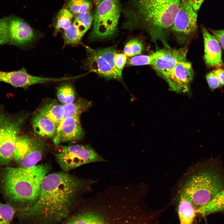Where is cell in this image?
I'll return each instance as SVG.
<instances>
[{
	"label": "cell",
	"instance_id": "cell-25",
	"mask_svg": "<svg viewBox=\"0 0 224 224\" xmlns=\"http://www.w3.org/2000/svg\"><path fill=\"white\" fill-rule=\"evenodd\" d=\"M84 34L76 26L72 24L65 30L63 36L66 44H76L79 43Z\"/></svg>",
	"mask_w": 224,
	"mask_h": 224
},
{
	"label": "cell",
	"instance_id": "cell-17",
	"mask_svg": "<svg viewBox=\"0 0 224 224\" xmlns=\"http://www.w3.org/2000/svg\"><path fill=\"white\" fill-rule=\"evenodd\" d=\"M44 149L43 142L36 138L27 154L18 162L21 166L28 168L37 165L41 159Z\"/></svg>",
	"mask_w": 224,
	"mask_h": 224
},
{
	"label": "cell",
	"instance_id": "cell-37",
	"mask_svg": "<svg viewBox=\"0 0 224 224\" xmlns=\"http://www.w3.org/2000/svg\"><path fill=\"white\" fill-rule=\"evenodd\" d=\"M97 6L100 2L104 0H92Z\"/></svg>",
	"mask_w": 224,
	"mask_h": 224
},
{
	"label": "cell",
	"instance_id": "cell-6",
	"mask_svg": "<svg viewBox=\"0 0 224 224\" xmlns=\"http://www.w3.org/2000/svg\"><path fill=\"white\" fill-rule=\"evenodd\" d=\"M35 36L32 28L20 17L10 15L0 18V45L25 46Z\"/></svg>",
	"mask_w": 224,
	"mask_h": 224
},
{
	"label": "cell",
	"instance_id": "cell-13",
	"mask_svg": "<svg viewBox=\"0 0 224 224\" xmlns=\"http://www.w3.org/2000/svg\"><path fill=\"white\" fill-rule=\"evenodd\" d=\"M79 115L63 118L57 127L56 135L53 138L54 144L61 142H71L80 140L83 137Z\"/></svg>",
	"mask_w": 224,
	"mask_h": 224
},
{
	"label": "cell",
	"instance_id": "cell-27",
	"mask_svg": "<svg viewBox=\"0 0 224 224\" xmlns=\"http://www.w3.org/2000/svg\"><path fill=\"white\" fill-rule=\"evenodd\" d=\"M73 17L72 13L67 9H61L57 17L56 30L57 31L61 29L65 30L68 28L71 25Z\"/></svg>",
	"mask_w": 224,
	"mask_h": 224
},
{
	"label": "cell",
	"instance_id": "cell-7",
	"mask_svg": "<svg viewBox=\"0 0 224 224\" xmlns=\"http://www.w3.org/2000/svg\"><path fill=\"white\" fill-rule=\"evenodd\" d=\"M55 158L63 171L67 173L83 165L104 160L91 147L81 144L62 146Z\"/></svg>",
	"mask_w": 224,
	"mask_h": 224
},
{
	"label": "cell",
	"instance_id": "cell-31",
	"mask_svg": "<svg viewBox=\"0 0 224 224\" xmlns=\"http://www.w3.org/2000/svg\"><path fill=\"white\" fill-rule=\"evenodd\" d=\"M153 60L152 54L149 55H137L131 58L128 61V63L132 66L152 65Z\"/></svg>",
	"mask_w": 224,
	"mask_h": 224
},
{
	"label": "cell",
	"instance_id": "cell-26",
	"mask_svg": "<svg viewBox=\"0 0 224 224\" xmlns=\"http://www.w3.org/2000/svg\"><path fill=\"white\" fill-rule=\"evenodd\" d=\"M93 21V16L90 11L77 14L73 24L84 34L90 29Z\"/></svg>",
	"mask_w": 224,
	"mask_h": 224
},
{
	"label": "cell",
	"instance_id": "cell-20",
	"mask_svg": "<svg viewBox=\"0 0 224 224\" xmlns=\"http://www.w3.org/2000/svg\"><path fill=\"white\" fill-rule=\"evenodd\" d=\"M224 211V189L215 195L207 204L199 209L197 213L205 216Z\"/></svg>",
	"mask_w": 224,
	"mask_h": 224
},
{
	"label": "cell",
	"instance_id": "cell-16",
	"mask_svg": "<svg viewBox=\"0 0 224 224\" xmlns=\"http://www.w3.org/2000/svg\"><path fill=\"white\" fill-rule=\"evenodd\" d=\"M34 132L40 136L54 137L56 134L57 127L51 120L39 113L35 114L31 121Z\"/></svg>",
	"mask_w": 224,
	"mask_h": 224
},
{
	"label": "cell",
	"instance_id": "cell-35",
	"mask_svg": "<svg viewBox=\"0 0 224 224\" xmlns=\"http://www.w3.org/2000/svg\"><path fill=\"white\" fill-rule=\"evenodd\" d=\"M213 70L218 77L222 86L224 85V69L217 68Z\"/></svg>",
	"mask_w": 224,
	"mask_h": 224
},
{
	"label": "cell",
	"instance_id": "cell-1",
	"mask_svg": "<svg viewBox=\"0 0 224 224\" xmlns=\"http://www.w3.org/2000/svg\"><path fill=\"white\" fill-rule=\"evenodd\" d=\"M82 185L81 180L67 172L46 175L36 200L22 208L21 214L32 222L58 223L71 212Z\"/></svg>",
	"mask_w": 224,
	"mask_h": 224
},
{
	"label": "cell",
	"instance_id": "cell-10",
	"mask_svg": "<svg viewBox=\"0 0 224 224\" xmlns=\"http://www.w3.org/2000/svg\"><path fill=\"white\" fill-rule=\"evenodd\" d=\"M16 119L0 114V160L7 162L13 159L15 145L22 123L27 117Z\"/></svg>",
	"mask_w": 224,
	"mask_h": 224
},
{
	"label": "cell",
	"instance_id": "cell-15",
	"mask_svg": "<svg viewBox=\"0 0 224 224\" xmlns=\"http://www.w3.org/2000/svg\"><path fill=\"white\" fill-rule=\"evenodd\" d=\"M40 77L28 73L24 68L16 71H0V82H4L16 87L27 89L30 86L41 82Z\"/></svg>",
	"mask_w": 224,
	"mask_h": 224
},
{
	"label": "cell",
	"instance_id": "cell-3",
	"mask_svg": "<svg viewBox=\"0 0 224 224\" xmlns=\"http://www.w3.org/2000/svg\"><path fill=\"white\" fill-rule=\"evenodd\" d=\"M49 168L42 165L30 167H8L2 180L6 195L15 203L29 205L36 200L42 181Z\"/></svg>",
	"mask_w": 224,
	"mask_h": 224
},
{
	"label": "cell",
	"instance_id": "cell-21",
	"mask_svg": "<svg viewBox=\"0 0 224 224\" xmlns=\"http://www.w3.org/2000/svg\"><path fill=\"white\" fill-rule=\"evenodd\" d=\"M104 217L100 214L92 212H85L69 217L66 224H104Z\"/></svg>",
	"mask_w": 224,
	"mask_h": 224
},
{
	"label": "cell",
	"instance_id": "cell-24",
	"mask_svg": "<svg viewBox=\"0 0 224 224\" xmlns=\"http://www.w3.org/2000/svg\"><path fill=\"white\" fill-rule=\"evenodd\" d=\"M57 95L60 102L64 104H68L74 101L75 92L72 85L65 83L62 85L58 88Z\"/></svg>",
	"mask_w": 224,
	"mask_h": 224
},
{
	"label": "cell",
	"instance_id": "cell-34",
	"mask_svg": "<svg viewBox=\"0 0 224 224\" xmlns=\"http://www.w3.org/2000/svg\"><path fill=\"white\" fill-rule=\"evenodd\" d=\"M210 30L218 40L224 51V30H215L210 29Z\"/></svg>",
	"mask_w": 224,
	"mask_h": 224
},
{
	"label": "cell",
	"instance_id": "cell-12",
	"mask_svg": "<svg viewBox=\"0 0 224 224\" xmlns=\"http://www.w3.org/2000/svg\"><path fill=\"white\" fill-rule=\"evenodd\" d=\"M194 75L191 64L186 59L177 64L166 82L171 91L179 93H186L189 91Z\"/></svg>",
	"mask_w": 224,
	"mask_h": 224
},
{
	"label": "cell",
	"instance_id": "cell-5",
	"mask_svg": "<svg viewBox=\"0 0 224 224\" xmlns=\"http://www.w3.org/2000/svg\"><path fill=\"white\" fill-rule=\"evenodd\" d=\"M122 10L120 0H104L100 2L93 16L90 40H103L115 35Z\"/></svg>",
	"mask_w": 224,
	"mask_h": 224
},
{
	"label": "cell",
	"instance_id": "cell-32",
	"mask_svg": "<svg viewBox=\"0 0 224 224\" xmlns=\"http://www.w3.org/2000/svg\"><path fill=\"white\" fill-rule=\"evenodd\" d=\"M206 79L212 91H214L222 86L218 77L213 70L206 74Z\"/></svg>",
	"mask_w": 224,
	"mask_h": 224
},
{
	"label": "cell",
	"instance_id": "cell-33",
	"mask_svg": "<svg viewBox=\"0 0 224 224\" xmlns=\"http://www.w3.org/2000/svg\"><path fill=\"white\" fill-rule=\"evenodd\" d=\"M127 55L124 54H116L114 58V65L116 68L122 72V70L126 63Z\"/></svg>",
	"mask_w": 224,
	"mask_h": 224
},
{
	"label": "cell",
	"instance_id": "cell-36",
	"mask_svg": "<svg viewBox=\"0 0 224 224\" xmlns=\"http://www.w3.org/2000/svg\"><path fill=\"white\" fill-rule=\"evenodd\" d=\"M204 0H189L194 10L197 12Z\"/></svg>",
	"mask_w": 224,
	"mask_h": 224
},
{
	"label": "cell",
	"instance_id": "cell-11",
	"mask_svg": "<svg viewBox=\"0 0 224 224\" xmlns=\"http://www.w3.org/2000/svg\"><path fill=\"white\" fill-rule=\"evenodd\" d=\"M187 46L178 49H166L158 50L152 54V64L154 68L166 81L177 64L186 59Z\"/></svg>",
	"mask_w": 224,
	"mask_h": 224
},
{
	"label": "cell",
	"instance_id": "cell-8",
	"mask_svg": "<svg viewBox=\"0 0 224 224\" xmlns=\"http://www.w3.org/2000/svg\"><path fill=\"white\" fill-rule=\"evenodd\" d=\"M85 47L87 54V65L90 71L107 79H122V72L114 65L116 51L114 47L96 49Z\"/></svg>",
	"mask_w": 224,
	"mask_h": 224
},
{
	"label": "cell",
	"instance_id": "cell-19",
	"mask_svg": "<svg viewBox=\"0 0 224 224\" xmlns=\"http://www.w3.org/2000/svg\"><path fill=\"white\" fill-rule=\"evenodd\" d=\"M39 113L49 119L57 127L63 118V106L55 101L51 102L44 105Z\"/></svg>",
	"mask_w": 224,
	"mask_h": 224
},
{
	"label": "cell",
	"instance_id": "cell-23",
	"mask_svg": "<svg viewBox=\"0 0 224 224\" xmlns=\"http://www.w3.org/2000/svg\"><path fill=\"white\" fill-rule=\"evenodd\" d=\"M91 105L87 100L79 99L75 102L63 105L64 109L63 118L74 115H79L87 110Z\"/></svg>",
	"mask_w": 224,
	"mask_h": 224
},
{
	"label": "cell",
	"instance_id": "cell-30",
	"mask_svg": "<svg viewBox=\"0 0 224 224\" xmlns=\"http://www.w3.org/2000/svg\"><path fill=\"white\" fill-rule=\"evenodd\" d=\"M14 213V209L11 206L0 203V224L9 223L11 221Z\"/></svg>",
	"mask_w": 224,
	"mask_h": 224
},
{
	"label": "cell",
	"instance_id": "cell-14",
	"mask_svg": "<svg viewBox=\"0 0 224 224\" xmlns=\"http://www.w3.org/2000/svg\"><path fill=\"white\" fill-rule=\"evenodd\" d=\"M202 31L204 40V57L206 64L209 68H223L222 50L218 41L204 27H202Z\"/></svg>",
	"mask_w": 224,
	"mask_h": 224
},
{
	"label": "cell",
	"instance_id": "cell-22",
	"mask_svg": "<svg viewBox=\"0 0 224 224\" xmlns=\"http://www.w3.org/2000/svg\"><path fill=\"white\" fill-rule=\"evenodd\" d=\"M35 137L24 135L18 137L15 142L13 159L19 162L26 154Z\"/></svg>",
	"mask_w": 224,
	"mask_h": 224
},
{
	"label": "cell",
	"instance_id": "cell-18",
	"mask_svg": "<svg viewBox=\"0 0 224 224\" xmlns=\"http://www.w3.org/2000/svg\"><path fill=\"white\" fill-rule=\"evenodd\" d=\"M196 213V211L193 205L181 193L178 206V213L180 223H192Z\"/></svg>",
	"mask_w": 224,
	"mask_h": 224
},
{
	"label": "cell",
	"instance_id": "cell-9",
	"mask_svg": "<svg viewBox=\"0 0 224 224\" xmlns=\"http://www.w3.org/2000/svg\"><path fill=\"white\" fill-rule=\"evenodd\" d=\"M197 12L189 0H180L179 7L170 30L178 40H189L197 30Z\"/></svg>",
	"mask_w": 224,
	"mask_h": 224
},
{
	"label": "cell",
	"instance_id": "cell-29",
	"mask_svg": "<svg viewBox=\"0 0 224 224\" xmlns=\"http://www.w3.org/2000/svg\"><path fill=\"white\" fill-rule=\"evenodd\" d=\"M143 49L142 42L137 39H133L125 44L124 53L127 56L133 57L140 54Z\"/></svg>",
	"mask_w": 224,
	"mask_h": 224
},
{
	"label": "cell",
	"instance_id": "cell-2",
	"mask_svg": "<svg viewBox=\"0 0 224 224\" xmlns=\"http://www.w3.org/2000/svg\"><path fill=\"white\" fill-rule=\"evenodd\" d=\"M180 0H127L122 8V27L143 30L152 41H160L169 47L167 40L178 11Z\"/></svg>",
	"mask_w": 224,
	"mask_h": 224
},
{
	"label": "cell",
	"instance_id": "cell-4",
	"mask_svg": "<svg viewBox=\"0 0 224 224\" xmlns=\"http://www.w3.org/2000/svg\"><path fill=\"white\" fill-rule=\"evenodd\" d=\"M193 174L184 184L181 193L196 212L224 189V172L216 159H212Z\"/></svg>",
	"mask_w": 224,
	"mask_h": 224
},
{
	"label": "cell",
	"instance_id": "cell-28",
	"mask_svg": "<svg viewBox=\"0 0 224 224\" xmlns=\"http://www.w3.org/2000/svg\"><path fill=\"white\" fill-rule=\"evenodd\" d=\"M91 3L89 0H70L68 6L71 12L78 14L90 10Z\"/></svg>",
	"mask_w": 224,
	"mask_h": 224
}]
</instances>
